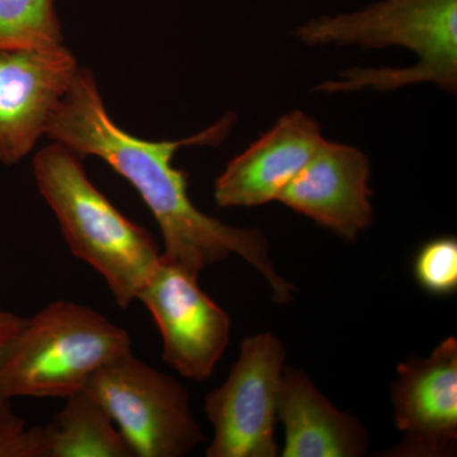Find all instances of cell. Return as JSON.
I'll list each match as a JSON object with an SVG mask.
<instances>
[{"label":"cell","mask_w":457,"mask_h":457,"mask_svg":"<svg viewBox=\"0 0 457 457\" xmlns=\"http://www.w3.org/2000/svg\"><path fill=\"white\" fill-rule=\"evenodd\" d=\"M78 71L64 44L0 51V163L17 164L46 135Z\"/></svg>","instance_id":"cell-8"},{"label":"cell","mask_w":457,"mask_h":457,"mask_svg":"<svg viewBox=\"0 0 457 457\" xmlns=\"http://www.w3.org/2000/svg\"><path fill=\"white\" fill-rule=\"evenodd\" d=\"M278 418L285 426L284 457H361L369 435L360 420L338 411L302 370L285 368Z\"/></svg>","instance_id":"cell-12"},{"label":"cell","mask_w":457,"mask_h":457,"mask_svg":"<svg viewBox=\"0 0 457 457\" xmlns=\"http://www.w3.org/2000/svg\"><path fill=\"white\" fill-rule=\"evenodd\" d=\"M393 385L394 420L402 441L386 453L445 457L457 445V339L442 341L427 359L398 366Z\"/></svg>","instance_id":"cell-9"},{"label":"cell","mask_w":457,"mask_h":457,"mask_svg":"<svg viewBox=\"0 0 457 457\" xmlns=\"http://www.w3.org/2000/svg\"><path fill=\"white\" fill-rule=\"evenodd\" d=\"M326 140L320 126L302 110L279 117L216 179L220 207H255L278 201Z\"/></svg>","instance_id":"cell-11"},{"label":"cell","mask_w":457,"mask_h":457,"mask_svg":"<svg viewBox=\"0 0 457 457\" xmlns=\"http://www.w3.org/2000/svg\"><path fill=\"white\" fill-rule=\"evenodd\" d=\"M137 300L163 339V360L185 378L212 375L230 342V318L201 290L198 276L162 258Z\"/></svg>","instance_id":"cell-7"},{"label":"cell","mask_w":457,"mask_h":457,"mask_svg":"<svg viewBox=\"0 0 457 457\" xmlns=\"http://www.w3.org/2000/svg\"><path fill=\"white\" fill-rule=\"evenodd\" d=\"M236 122V114L227 113L187 139H139L112 121L95 74L79 68L46 135L82 158H101L131 183L161 228L163 260L200 276L207 266L239 255L266 278L275 302L288 303L294 286L273 266L266 236L260 228L231 227L200 212L189 198L187 173L173 165L180 147L220 145Z\"/></svg>","instance_id":"cell-1"},{"label":"cell","mask_w":457,"mask_h":457,"mask_svg":"<svg viewBox=\"0 0 457 457\" xmlns=\"http://www.w3.org/2000/svg\"><path fill=\"white\" fill-rule=\"evenodd\" d=\"M414 273L420 285L429 293H453L457 288L455 237H437L427 243L417 255Z\"/></svg>","instance_id":"cell-15"},{"label":"cell","mask_w":457,"mask_h":457,"mask_svg":"<svg viewBox=\"0 0 457 457\" xmlns=\"http://www.w3.org/2000/svg\"><path fill=\"white\" fill-rule=\"evenodd\" d=\"M84 390L116 423L134 456L182 457L204 440L185 387L132 352L96 371Z\"/></svg>","instance_id":"cell-5"},{"label":"cell","mask_w":457,"mask_h":457,"mask_svg":"<svg viewBox=\"0 0 457 457\" xmlns=\"http://www.w3.org/2000/svg\"><path fill=\"white\" fill-rule=\"evenodd\" d=\"M123 328L80 303L55 302L25 319L0 354V395L68 398L96 371L131 353Z\"/></svg>","instance_id":"cell-4"},{"label":"cell","mask_w":457,"mask_h":457,"mask_svg":"<svg viewBox=\"0 0 457 457\" xmlns=\"http://www.w3.org/2000/svg\"><path fill=\"white\" fill-rule=\"evenodd\" d=\"M370 177L365 153L324 140L278 201L351 242L374 219Z\"/></svg>","instance_id":"cell-10"},{"label":"cell","mask_w":457,"mask_h":457,"mask_svg":"<svg viewBox=\"0 0 457 457\" xmlns=\"http://www.w3.org/2000/svg\"><path fill=\"white\" fill-rule=\"evenodd\" d=\"M62 42L55 0H0V51L46 49Z\"/></svg>","instance_id":"cell-14"},{"label":"cell","mask_w":457,"mask_h":457,"mask_svg":"<svg viewBox=\"0 0 457 457\" xmlns=\"http://www.w3.org/2000/svg\"><path fill=\"white\" fill-rule=\"evenodd\" d=\"M33 173L71 253L101 273L126 311L161 262L153 237L111 204L90 182L82 156L62 144L54 141L37 152Z\"/></svg>","instance_id":"cell-3"},{"label":"cell","mask_w":457,"mask_h":457,"mask_svg":"<svg viewBox=\"0 0 457 457\" xmlns=\"http://www.w3.org/2000/svg\"><path fill=\"white\" fill-rule=\"evenodd\" d=\"M44 427H26L0 444V457H134L121 433L87 390L68 396Z\"/></svg>","instance_id":"cell-13"},{"label":"cell","mask_w":457,"mask_h":457,"mask_svg":"<svg viewBox=\"0 0 457 457\" xmlns=\"http://www.w3.org/2000/svg\"><path fill=\"white\" fill-rule=\"evenodd\" d=\"M284 345L272 333L246 337L230 375L204 398L213 427L207 457H276Z\"/></svg>","instance_id":"cell-6"},{"label":"cell","mask_w":457,"mask_h":457,"mask_svg":"<svg viewBox=\"0 0 457 457\" xmlns=\"http://www.w3.org/2000/svg\"><path fill=\"white\" fill-rule=\"evenodd\" d=\"M26 318L18 317L13 312H0V354L7 347L11 339L17 335ZM23 420L13 413L11 402L0 395V432L22 423Z\"/></svg>","instance_id":"cell-16"},{"label":"cell","mask_w":457,"mask_h":457,"mask_svg":"<svg viewBox=\"0 0 457 457\" xmlns=\"http://www.w3.org/2000/svg\"><path fill=\"white\" fill-rule=\"evenodd\" d=\"M293 36L308 46H395L416 54V64L404 68L354 66L318 84L317 92H390L428 83L456 93L457 0H380L359 11L312 18Z\"/></svg>","instance_id":"cell-2"}]
</instances>
